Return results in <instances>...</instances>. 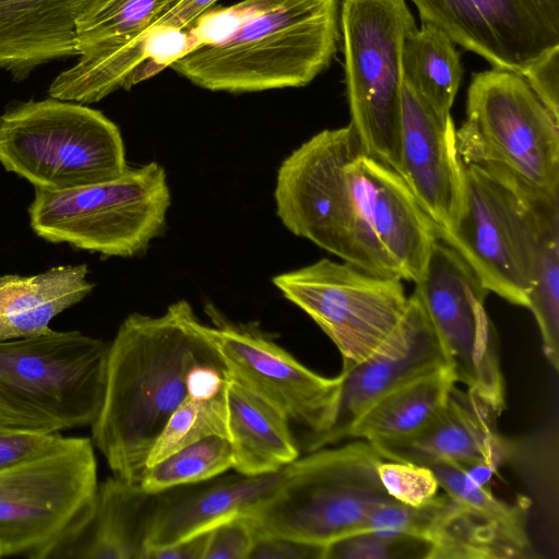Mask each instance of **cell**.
<instances>
[{"instance_id": "obj_5", "label": "cell", "mask_w": 559, "mask_h": 559, "mask_svg": "<svg viewBox=\"0 0 559 559\" xmlns=\"http://www.w3.org/2000/svg\"><path fill=\"white\" fill-rule=\"evenodd\" d=\"M109 343L80 331L0 341V424L59 433L100 409Z\"/></svg>"}, {"instance_id": "obj_38", "label": "cell", "mask_w": 559, "mask_h": 559, "mask_svg": "<svg viewBox=\"0 0 559 559\" xmlns=\"http://www.w3.org/2000/svg\"><path fill=\"white\" fill-rule=\"evenodd\" d=\"M522 76L549 110L559 118V47L535 61Z\"/></svg>"}, {"instance_id": "obj_1", "label": "cell", "mask_w": 559, "mask_h": 559, "mask_svg": "<svg viewBox=\"0 0 559 559\" xmlns=\"http://www.w3.org/2000/svg\"><path fill=\"white\" fill-rule=\"evenodd\" d=\"M191 305L178 300L157 317L132 313L109 343L103 403L92 442L114 476L140 484L148 453L187 397L201 364H222Z\"/></svg>"}, {"instance_id": "obj_2", "label": "cell", "mask_w": 559, "mask_h": 559, "mask_svg": "<svg viewBox=\"0 0 559 559\" xmlns=\"http://www.w3.org/2000/svg\"><path fill=\"white\" fill-rule=\"evenodd\" d=\"M361 152L350 123L304 142L278 168L276 214L290 233L344 262L403 280L369 221L358 167Z\"/></svg>"}, {"instance_id": "obj_10", "label": "cell", "mask_w": 559, "mask_h": 559, "mask_svg": "<svg viewBox=\"0 0 559 559\" xmlns=\"http://www.w3.org/2000/svg\"><path fill=\"white\" fill-rule=\"evenodd\" d=\"M346 96L364 151L400 174L402 53L416 27L405 0H342Z\"/></svg>"}, {"instance_id": "obj_12", "label": "cell", "mask_w": 559, "mask_h": 559, "mask_svg": "<svg viewBox=\"0 0 559 559\" xmlns=\"http://www.w3.org/2000/svg\"><path fill=\"white\" fill-rule=\"evenodd\" d=\"M413 294L437 333L455 381L500 416L506 409V385L497 333L485 309L489 290L439 237Z\"/></svg>"}, {"instance_id": "obj_35", "label": "cell", "mask_w": 559, "mask_h": 559, "mask_svg": "<svg viewBox=\"0 0 559 559\" xmlns=\"http://www.w3.org/2000/svg\"><path fill=\"white\" fill-rule=\"evenodd\" d=\"M377 473L388 495L404 504L420 506L440 489L435 473L426 465L382 459Z\"/></svg>"}, {"instance_id": "obj_15", "label": "cell", "mask_w": 559, "mask_h": 559, "mask_svg": "<svg viewBox=\"0 0 559 559\" xmlns=\"http://www.w3.org/2000/svg\"><path fill=\"white\" fill-rule=\"evenodd\" d=\"M421 23L485 58L523 73L559 47V0H411Z\"/></svg>"}, {"instance_id": "obj_13", "label": "cell", "mask_w": 559, "mask_h": 559, "mask_svg": "<svg viewBox=\"0 0 559 559\" xmlns=\"http://www.w3.org/2000/svg\"><path fill=\"white\" fill-rule=\"evenodd\" d=\"M402 281L330 259L273 277L335 344L342 370L368 357L400 322L408 304Z\"/></svg>"}, {"instance_id": "obj_23", "label": "cell", "mask_w": 559, "mask_h": 559, "mask_svg": "<svg viewBox=\"0 0 559 559\" xmlns=\"http://www.w3.org/2000/svg\"><path fill=\"white\" fill-rule=\"evenodd\" d=\"M286 474L287 466L270 474L241 475L180 498L156 495L146 525L144 554L207 532L224 520L249 511L272 495Z\"/></svg>"}, {"instance_id": "obj_26", "label": "cell", "mask_w": 559, "mask_h": 559, "mask_svg": "<svg viewBox=\"0 0 559 559\" xmlns=\"http://www.w3.org/2000/svg\"><path fill=\"white\" fill-rule=\"evenodd\" d=\"M527 515H501L449 496L430 533L426 559H523L535 557Z\"/></svg>"}, {"instance_id": "obj_25", "label": "cell", "mask_w": 559, "mask_h": 559, "mask_svg": "<svg viewBox=\"0 0 559 559\" xmlns=\"http://www.w3.org/2000/svg\"><path fill=\"white\" fill-rule=\"evenodd\" d=\"M455 383L443 366L396 386L355 420L348 438L365 439L378 451L413 441L438 419Z\"/></svg>"}, {"instance_id": "obj_7", "label": "cell", "mask_w": 559, "mask_h": 559, "mask_svg": "<svg viewBox=\"0 0 559 559\" xmlns=\"http://www.w3.org/2000/svg\"><path fill=\"white\" fill-rule=\"evenodd\" d=\"M0 163L45 190L114 179L129 168L111 120L84 104L53 97L15 103L0 116Z\"/></svg>"}, {"instance_id": "obj_31", "label": "cell", "mask_w": 559, "mask_h": 559, "mask_svg": "<svg viewBox=\"0 0 559 559\" xmlns=\"http://www.w3.org/2000/svg\"><path fill=\"white\" fill-rule=\"evenodd\" d=\"M214 435L227 438L225 389L209 400L190 396L183 400L154 442L146 460V468L175 451Z\"/></svg>"}, {"instance_id": "obj_30", "label": "cell", "mask_w": 559, "mask_h": 559, "mask_svg": "<svg viewBox=\"0 0 559 559\" xmlns=\"http://www.w3.org/2000/svg\"><path fill=\"white\" fill-rule=\"evenodd\" d=\"M233 468L228 439L209 436L188 444L147 467L140 480L150 495L164 493L178 486L198 484Z\"/></svg>"}, {"instance_id": "obj_27", "label": "cell", "mask_w": 559, "mask_h": 559, "mask_svg": "<svg viewBox=\"0 0 559 559\" xmlns=\"http://www.w3.org/2000/svg\"><path fill=\"white\" fill-rule=\"evenodd\" d=\"M85 264L56 266L32 276H0V341L49 332L55 317L86 297L94 284Z\"/></svg>"}, {"instance_id": "obj_19", "label": "cell", "mask_w": 559, "mask_h": 559, "mask_svg": "<svg viewBox=\"0 0 559 559\" xmlns=\"http://www.w3.org/2000/svg\"><path fill=\"white\" fill-rule=\"evenodd\" d=\"M193 50L187 28L148 27L123 45L78 62L56 76L50 97L92 104L129 90Z\"/></svg>"}, {"instance_id": "obj_41", "label": "cell", "mask_w": 559, "mask_h": 559, "mask_svg": "<svg viewBox=\"0 0 559 559\" xmlns=\"http://www.w3.org/2000/svg\"><path fill=\"white\" fill-rule=\"evenodd\" d=\"M207 532L168 546L148 549L143 559H203Z\"/></svg>"}, {"instance_id": "obj_16", "label": "cell", "mask_w": 559, "mask_h": 559, "mask_svg": "<svg viewBox=\"0 0 559 559\" xmlns=\"http://www.w3.org/2000/svg\"><path fill=\"white\" fill-rule=\"evenodd\" d=\"M443 366L449 364L442 345L413 294L402 319L389 336L368 357L342 370L332 425L319 435H306L302 448L311 452L348 438L355 420L381 396Z\"/></svg>"}, {"instance_id": "obj_32", "label": "cell", "mask_w": 559, "mask_h": 559, "mask_svg": "<svg viewBox=\"0 0 559 559\" xmlns=\"http://www.w3.org/2000/svg\"><path fill=\"white\" fill-rule=\"evenodd\" d=\"M527 309L536 320L543 350L559 369V223L544 236L538 253Z\"/></svg>"}, {"instance_id": "obj_36", "label": "cell", "mask_w": 559, "mask_h": 559, "mask_svg": "<svg viewBox=\"0 0 559 559\" xmlns=\"http://www.w3.org/2000/svg\"><path fill=\"white\" fill-rule=\"evenodd\" d=\"M255 539L250 519L236 514L209 530L203 559H249Z\"/></svg>"}, {"instance_id": "obj_18", "label": "cell", "mask_w": 559, "mask_h": 559, "mask_svg": "<svg viewBox=\"0 0 559 559\" xmlns=\"http://www.w3.org/2000/svg\"><path fill=\"white\" fill-rule=\"evenodd\" d=\"M155 499L140 484L107 478L87 509L35 559H142Z\"/></svg>"}, {"instance_id": "obj_17", "label": "cell", "mask_w": 559, "mask_h": 559, "mask_svg": "<svg viewBox=\"0 0 559 559\" xmlns=\"http://www.w3.org/2000/svg\"><path fill=\"white\" fill-rule=\"evenodd\" d=\"M400 175L439 231L449 228L460 212L464 190L456 129L451 115H439L405 84Z\"/></svg>"}, {"instance_id": "obj_4", "label": "cell", "mask_w": 559, "mask_h": 559, "mask_svg": "<svg viewBox=\"0 0 559 559\" xmlns=\"http://www.w3.org/2000/svg\"><path fill=\"white\" fill-rule=\"evenodd\" d=\"M463 179L460 212L439 237L489 293L527 308L542 241L559 223V200L539 198L488 166L463 163Z\"/></svg>"}, {"instance_id": "obj_39", "label": "cell", "mask_w": 559, "mask_h": 559, "mask_svg": "<svg viewBox=\"0 0 559 559\" xmlns=\"http://www.w3.org/2000/svg\"><path fill=\"white\" fill-rule=\"evenodd\" d=\"M324 546L287 537H258L249 559H323Z\"/></svg>"}, {"instance_id": "obj_33", "label": "cell", "mask_w": 559, "mask_h": 559, "mask_svg": "<svg viewBox=\"0 0 559 559\" xmlns=\"http://www.w3.org/2000/svg\"><path fill=\"white\" fill-rule=\"evenodd\" d=\"M448 500L449 495L445 492L438 493L417 507L392 499L372 510L364 531L409 536L428 543L435 523Z\"/></svg>"}, {"instance_id": "obj_37", "label": "cell", "mask_w": 559, "mask_h": 559, "mask_svg": "<svg viewBox=\"0 0 559 559\" xmlns=\"http://www.w3.org/2000/svg\"><path fill=\"white\" fill-rule=\"evenodd\" d=\"M62 438L60 433H43L0 424V471L49 452Z\"/></svg>"}, {"instance_id": "obj_3", "label": "cell", "mask_w": 559, "mask_h": 559, "mask_svg": "<svg viewBox=\"0 0 559 559\" xmlns=\"http://www.w3.org/2000/svg\"><path fill=\"white\" fill-rule=\"evenodd\" d=\"M338 34V0H276L226 40L170 68L213 92L300 87L329 67Z\"/></svg>"}, {"instance_id": "obj_21", "label": "cell", "mask_w": 559, "mask_h": 559, "mask_svg": "<svg viewBox=\"0 0 559 559\" xmlns=\"http://www.w3.org/2000/svg\"><path fill=\"white\" fill-rule=\"evenodd\" d=\"M358 167L372 229L402 278L415 283L439 229L399 173L366 152L360 153Z\"/></svg>"}, {"instance_id": "obj_14", "label": "cell", "mask_w": 559, "mask_h": 559, "mask_svg": "<svg viewBox=\"0 0 559 559\" xmlns=\"http://www.w3.org/2000/svg\"><path fill=\"white\" fill-rule=\"evenodd\" d=\"M201 325L225 371L281 409L289 420L319 435L333 423L341 377L325 378L298 361L257 326L214 317Z\"/></svg>"}, {"instance_id": "obj_20", "label": "cell", "mask_w": 559, "mask_h": 559, "mask_svg": "<svg viewBox=\"0 0 559 559\" xmlns=\"http://www.w3.org/2000/svg\"><path fill=\"white\" fill-rule=\"evenodd\" d=\"M498 418L478 395L454 385L431 427L408 443L379 452L385 460L426 466L448 461L497 471L513 452L512 444L497 429Z\"/></svg>"}, {"instance_id": "obj_8", "label": "cell", "mask_w": 559, "mask_h": 559, "mask_svg": "<svg viewBox=\"0 0 559 559\" xmlns=\"http://www.w3.org/2000/svg\"><path fill=\"white\" fill-rule=\"evenodd\" d=\"M463 163L498 169L533 194L559 200V118L514 72L475 73L456 129Z\"/></svg>"}, {"instance_id": "obj_40", "label": "cell", "mask_w": 559, "mask_h": 559, "mask_svg": "<svg viewBox=\"0 0 559 559\" xmlns=\"http://www.w3.org/2000/svg\"><path fill=\"white\" fill-rule=\"evenodd\" d=\"M217 0H182L150 27L158 28H185L203 12L211 9Z\"/></svg>"}, {"instance_id": "obj_24", "label": "cell", "mask_w": 559, "mask_h": 559, "mask_svg": "<svg viewBox=\"0 0 559 559\" xmlns=\"http://www.w3.org/2000/svg\"><path fill=\"white\" fill-rule=\"evenodd\" d=\"M225 395L235 471L243 476L270 474L299 457L290 420L281 409L228 374Z\"/></svg>"}, {"instance_id": "obj_22", "label": "cell", "mask_w": 559, "mask_h": 559, "mask_svg": "<svg viewBox=\"0 0 559 559\" xmlns=\"http://www.w3.org/2000/svg\"><path fill=\"white\" fill-rule=\"evenodd\" d=\"M90 0H0V69L16 81L76 56L75 24Z\"/></svg>"}, {"instance_id": "obj_9", "label": "cell", "mask_w": 559, "mask_h": 559, "mask_svg": "<svg viewBox=\"0 0 559 559\" xmlns=\"http://www.w3.org/2000/svg\"><path fill=\"white\" fill-rule=\"evenodd\" d=\"M171 197L156 162L66 190L35 189L31 226L41 238L114 257L144 251L164 229Z\"/></svg>"}, {"instance_id": "obj_34", "label": "cell", "mask_w": 559, "mask_h": 559, "mask_svg": "<svg viewBox=\"0 0 559 559\" xmlns=\"http://www.w3.org/2000/svg\"><path fill=\"white\" fill-rule=\"evenodd\" d=\"M429 544L409 536L361 531L324 546L323 559H393L406 557L405 551H417L426 559Z\"/></svg>"}, {"instance_id": "obj_28", "label": "cell", "mask_w": 559, "mask_h": 559, "mask_svg": "<svg viewBox=\"0 0 559 559\" xmlns=\"http://www.w3.org/2000/svg\"><path fill=\"white\" fill-rule=\"evenodd\" d=\"M404 84L442 116L450 110L459 91L463 67L451 38L429 23L413 28L403 45Z\"/></svg>"}, {"instance_id": "obj_29", "label": "cell", "mask_w": 559, "mask_h": 559, "mask_svg": "<svg viewBox=\"0 0 559 559\" xmlns=\"http://www.w3.org/2000/svg\"><path fill=\"white\" fill-rule=\"evenodd\" d=\"M182 0H90L75 24V51L90 58L141 35Z\"/></svg>"}, {"instance_id": "obj_11", "label": "cell", "mask_w": 559, "mask_h": 559, "mask_svg": "<svg viewBox=\"0 0 559 559\" xmlns=\"http://www.w3.org/2000/svg\"><path fill=\"white\" fill-rule=\"evenodd\" d=\"M98 488L92 439L63 437L49 452L0 471V558L35 559L92 503Z\"/></svg>"}, {"instance_id": "obj_6", "label": "cell", "mask_w": 559, "mask_h": 559, "mask_svg": "<svg viewBox=\"0 0 559 559\" xmlns=\"http://www.w3.org/2000/svg\"><path fill=\"white\" fill-rule=\"evenodd\" d=\"M378 449L365 439L321 448L287 465L278 488L245 514L258 537L325 546L365 530L369 514L391 501L379 479Z\"/></svg>"}]
</instances>
